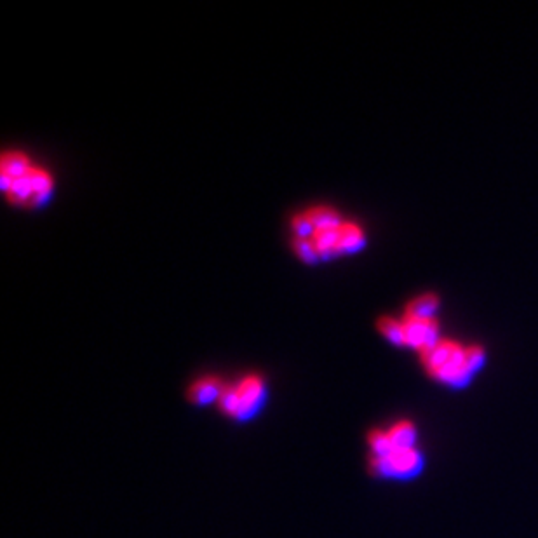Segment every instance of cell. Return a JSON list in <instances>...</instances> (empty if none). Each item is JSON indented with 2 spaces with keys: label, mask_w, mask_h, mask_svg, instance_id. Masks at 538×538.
<instances>
[{
  "label": "cell",
  "mask_w": 538,
  "mask_h": 538,
  "mask_svg": "<svg viewBox=\"0 0 538 538\" xmlns=\"http://www.w3.org/2000/svg\"><path fill=\"white\" fill-rule=\"evenodd\" d=\"M291 230H293L294 239H312L314 234H316V227L312 225V222H310L309 216L305 213L293 216Z\"/></svg>",
  "instance_id": "17"
},
{
  "label": "cell",
  "mask_w": 538,
  "mask_h": 538,
  "mask_svg": "<svg viewBox=\"0 0 538 538\" xmlns=\"http://www.w3.org/2000/svg\"><path fill=\"white\" fill-rule=\"evenodd\" d=\"M265 380L260 374H246L234 385H227L218 401V408L227 418L246 422L258 411L265 403Z\"/></svg>",
  "instance_id": "2"
},
{
  "label": "cell",
  "mask_w": 538,
  "mask_h": 538,
  "mask_svg": "<svg viewBox=\"0 0 538 538\" xmlns=\"http://www.w3.org/2000/svg\"><path fill=\"white\" fill-rule=\"evenodd\" d=\"M6 195L7 199L13 204H16V206H37L35 192H33L32 181H30L28 174L14 180L9 190L6 192Z\"/></svg>",
  "instance_id": "9"
},
{
  "label": "cell",
  "mask_w": 538,
  "mask_h": 538,
  "mask_svg": "<svg viewBox=\"0 0 538 538\" xmlns=\"http://www.w3.org/2000/svg\"><path fill=\"white\" fill-rule=\"evenodd\" d=\"M340 229V227H338ZM338 229H323L316 230L312 241L319 251L321 258L338 255Z\"/></svg>",
  "instance_id": "12"
},
{
  "label": "cell",
  "mask_w": 538,
  "mask_h": 538,
  "mask_svg": "<svg viewBox=\"0 0 538 538\" xmlns=\"http://www.w3.org/2000/svg\"><path fill=\"white\" fill-rule=\"evenodd\" d=\"M309 216V219L312 222V225L316 227V230L323 229H338L343 223V219L340 218V214L336 213L333 207L328 206H316L312 210H309L305 213Z\"/></svg>",
  "instance_id": "11"
},
{
  "label": "cell",
  "mask_w": 538,
  "mask_h": 538,
  "mask_svg": "<svg viewBox=\"0 0 538 538\" xmlns=\"http://www.w3.org/2000/svg\"><path fill=\"white\" fill-rule=\"evenodd\" d=\"M28 178L32 181L33 192H35L37 204H42L52 192V176L45 169L33 166L28 171Z\"/></svg>",
  "instance_id": "14"
},
{
  "label": "cell",
  "mask_w": 538,
  "mask_h": 538,
  "mask_svg": "<svg viewBox=\"0 0 538 538\" xmlns=\"http://www.w3.org/2000/svg\"><path fill=\"white\" fill-rule=\"evenodd\" d=\"M423 471V454L416 448H397L389 457H370V472L382 479H411Z\"/></svg>",
  "instance_id": "3"
},
{
  "label": "cell",
  "mask_w": 538,
  "mask_h": 538,
  "mask_svg": "<svg viewBox=\"0 0 538 538\" xmlns=\"http://www.w3.org/2000/svg\"><path fill=\"white\" fill-rule=\"evenodd\" d=\"M377 326L378 331H380L390 343L396 345V347H404L403 321L396 319V317H382Z\"/></svg>",
  "instance_id": "15"
},
{
  "label": "cell",
  "mask_w": 538,
  "mask_h": 538,
  "mask_svg": "<svg viewBox=\"0 0 538 538\" xmlns=\"http://www.w3.org/2000/svg\"><path fill=\"white\" fill-rule=\"evenodd\" d=\"M439 307V298L434 293H425L415 297L408 303L404 314L409 316H422V317H435V310Z\"/></svg>",
  "instance_id": "13"
},
{
  "label": "cell",
  "mask_w": 538,
  "mask_h": 538,
  "mask_svg": "<svg viewBox=\"0 0 538 538\" xmlns=\"http://www.w3.org/2000/svg\"><path fill=\"white\" fill-rule=\"evenodd\" d=\"M403 321L404 331V347L415 348V350L423 352L437 342L441 336V328L435 317H422V316H409L404 314L401 317Z\"/></svg>",
  "instance_id": "4"
},
{
  "label": "cell",
  "mask_w": 538,
  "mask_h": 538,
  "mask_svg": "<svg viewBox=\"0 0 538 538\" xmlns=\"http://www.w3.org/2000/svg\"><path fill=\"white\" fill-rule=\"evenodd\" d=\"M32 168L33 166L30 164V159L21 151H6L0 161V174H6L13 180L26 176Z\"/></svg>",
  "instance_id": "8"
},
{
  "label": "cell",
  "mask_w": 538,
  "mask_h": 538,
  "mask_svg": "<svg viewBox=\"0 0 538 538\" xmlns=\"http://www.w3.org/2000/svg\"><path fill=\"white\" fill-rule=\"evenodd\" d=\"M394 446L397 448H416L418 446V429L411 420H399L387 429Z\"/></svg>",
  "instance_id": "6"
},
{
  "label": "cell",
  "mask_w": 538,
  "mask_h": 538,
  "mask_svg": "<svg viewBox=\"0 0 538 538\" xmlns=\"http://www.w3.org/2000/svg\"><path fill=\"white\" fill-rule=\"evenodd\" d=\"M227 384H223L222 378L218 377H202L199 380L192 382V385L187 390V397L195 406H210V404H218L223 390Z\"/></svg>",
  "instance_id": "5"
},
{
  "label": "cell",
  "mask_w": 538,
  "mask_h": 538,
  "mask_svg": "<svg viewBox=\"0 0 538 538\" xmlns=\"http://www.w3.org/2000/svg\"><path fill=\"white\" fill-rule=\"evenodd\" d=\"M427 373L450 387H464L472 374L486 361V352L479 345H464L452 338H439L432 347L420 352Z\"/></svg>",
  "instance_id": "1"
},
{
  "label": "cell",
  "mask_w": 538,
  "mask_h": 538,
  "mask_svg": "<svg viewBox=\"0 0 538 538\" xmlns=\"http://www.w3.org/2000/svg\"><path fill=\"white\" fill-rule=\"evenodd\" d=\"M365 246V230L354 222H343L338 229V253H354Z\"/></svg>",
  "instance_id": "7"
},
{
  "label": "cell",
  "mask_w": 538,
  "mask_h": 538,
  "mask_svg": "<svg viewBox=\"0 0 538 538\" xmlns=\"http://www.w3.org/2000/svg\"><path fill=\"white\" fill-rule=\"evenodd\" d=\"M293 249L298 258L305 263H316L321 258L312 239H293Z\"/></svg>",
  "instance_id": "16"
},
{
  "label": "cell",
  "mask_w": 538,
  "mask_h": 538,
  "mask_svg": "<svg viewBox=\"0 0 538 538\" xmlns=\"http://www.w3.org/2000/svg\"><path fill=\"white\" fill-rule=\"evenodd\" d=\"M367 448H370V457H389L390 453L396 452L392 439H390L387 429H373L366 435Z\"/></svg>",
  "instance_id": "10"
}]
</instances>
